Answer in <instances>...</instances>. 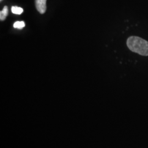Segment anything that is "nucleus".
Wrapping results in <instances>:
<instances>
[{"label": "nucleus", "instance_id": "1", "mask_svg": "<svg viewBox=\"0 0 148 148\" xmlns=\"http://www.w3.org/2000/svg\"><path fill=\"white\" fill-rule=\"evenodd\" d=\"M127 46L133 52L143 56H148V42L143 38L138 36L128 37Z\"/></svg>", "mask_w": 148, "mask_h": 148}, {"label": "nucleus", "instance_id": "2", "mask_svg": "<svg viewBox=\"0 0 148 148\" xmlns=\"http://www.w3.org/2000/svg\"><path fill=\"white\" fill-rule=\"evenodd\" d=\"M47 0H35V5L37 11L41 14H43L46 11Z\"/></svg>", "mask_w": 148, "mask_h": 148}, {"label": "nucleus", "instance_id": "3", "mask_svg": "<svg viewBox=\"0 0 148 148\" xmlns=\"http://www.w3.org/2000/svg\"><path fill=\"white\" fill-rule=\"evenodd\" d=\"M8 7L7 6H5L2 11L0 12V19L1 21H4L8 15Z\"/></svg>", "mask_w": 148, "mask_h": 148}, {"label": "nucleus", "instance_id": "4", "mask_svg": "<svg viewBox=\"0 0 148 148\" xmlns=\"http://www.w3.org/2000/svg\"><path fill=\"white\" fill-rule=\"evenodd\" d=\"M12 12L16 14H21L23 12V8L17 6H13L12 7Z\"/></svg>", "mask_w": 148, "mask_h": 148}, {"label": "nucleus", "instance_id": "5", "mask_svg": "<svg viewBox=\"0 0 148 148\" xmlns=\"http://www.w3.org/2000/svg\"><path fill=\"white\" fill-rule=\"evenodd\" d=\"M25 26V24L24 21H16L13 25L14 28H17L19 29H21Z\"/></svg>", "mask_w": 148, "mask_h": 148}]
</instances>
